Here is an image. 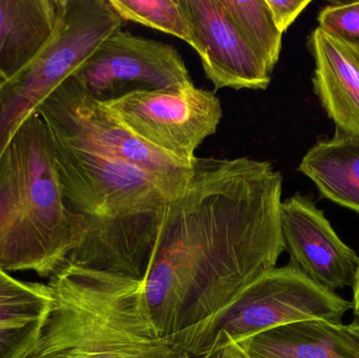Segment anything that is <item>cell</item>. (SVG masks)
<instances>
[{
	"instance_id": "obj_11",
	"label": "cell",
	"mask_w": 359,
	"mask_h": 358,
	"mask_svg": "<svg viewBox=\"0 0 359 358\" xmlns=\"http://www.w3.org/2000/svg\"><path fill=\"white\" fill-rule=\"evenodd\" d=\"M206 77L215 90H266L271 82L262 61L236 31L219 0H181Z\"/></svg>"
},
{
	"instance_id": "obj_21",
	"label": "cell",
	"mask_w": 359,
	"mask_h": 358,
	"mask_svg": "<svg viewBox=\"0 0 359 358\" xmlns=\"http://www.w3.org/2000/svg\"><path fill=\"white\" fill-rule=\"evenodd\" d=\"M201 358H245L238 345H230L221 350L209 353Z\"/></svg>"
},
{
	"instance_id": "obj_8",
	"label": "cell",
	"mask_w": 359,
	"mask_h": 358,
	"mask_svg": "<svg viewBox=\"0 0 359 358\" xmlns=\"http://www.w3.org/2000/svg\"><path fill=\"white\" fill-rule=\"evenodd\" d=\"M102 103L137 138L186 163H192L196 149L215 134L223 116L215 92L194 84L130 92Z\"/></svg>"
},
{
	"instance_id": "obj_9",
	"label": "cell",
	"mask_w": 359,
	"mask_h": 358,
	"mask_svg": "<svg viewBox=\"0 0 359 358\" xmlns=\"http://www.w3.org/2000/svg\"><path fill=\"white\" fill-rule=\"evenodd\" d=\"M73 76L100 102L130 92L175 90L194 84L175 46L122 29L107 37Z\"/></svg>"
},
{
	"instance_id": "obj_14",
	"label": "cell",
	"mask_w": 359,
	"mask_h": 358,
	"mask_svg": "<svg viewBox=\"0 0 359 358\" xmlns=\"http://www.w3.org/2000/svg\"><path fill=\"white\" fill-rule=\"evenodd\" d=\"M58 0H0V83L10 81L48 46Z\"/></svg>"
},
{
	"instance_id": "obj_19",
	"label": "cell",
	"mask_w": 359,
	"mask_h": 358,
	"mask_svg": "<svg viewBox=\"0 0 359 358\" xmlns=\"http://www.w3.org/2000/svg\"><path fill=\"white\" fill-rule=\"evenodd\" d=\"M318 27L359 46V1H334L318 13Z\"/></svg>"
},
{
	"instance_id": "obj_10",
	"label": "cell",
	"mask_w": 359,
	"mask_h": 358,
	"mask_svg": "<svg viewBox=\"0 0 359 358\" xmlns=\"http://www.w3.org/2000/svg\"><path fill=\"white\" fill-rule=\"evenodd\" d=\"M280 221L290 266L328 291L353 286L358 254L339 237L312 198L295 193L283 201Z\"/></svg>"
},
{
	"instance_id": "obj_16",
	"label": "cell",
	"mask_w": 359,
	"mask_h": 358,
	"mask_svg": "<svg viewBox=\"0 0 359 358\" xmlns=\"http://www.w3.org/2000/svg\"><path fill=\"white\" fill-rule=\"evenodd\" d=\"M297 170L322 198L359 214V137L335 132L332 138L318 141Z\"/></svg>"
},
{
	"instance_id": "obj_22",
	"label": "cell",
	"mask_w": 359,
	"mask_h": 358,
	"mask_svg": "<svg viewBox=\"0 0 359 358\" xmlns=\"http://www.w3.org/2000/svg\"><path fill=\"white\" fill-rule=\"evenodd\" d=\"M352 288H353V301L351 302L352 310H353L354 315L359 319V262Z\"/></svg>"
},
{
	"instance_id": "obj_4",
	"label": "cell",
	"mask_w": 359,
	"mask_h": 358,
	"mask_svg": "<svg viewBox=\"0 0 359 358\" xmlns=\"http://www.w3.org/2000/svg\"><path fill=\"white\" fill-rule=\"evenodd\" d=\"M350 309L351 302L288 264L264 273L219 312L172 340L192 358H201L287 324L310 319L343 324Z\"/></svg>"
},
{
	"instance_id": "obj_6",
	"label": "cell",
	"mask_w": 359,
	"mask_h": 358,
	"mask_svg": "<svg viewBox=\"0 0 359 358\" xmlns=\"http://www.w3.org/2000/svg\"><path fill=\"white\" fill-rule=\"evenodd\" d=\"M52 140V139H50ZM65 203L83 233H109L160 209L181 191L136 166L52 140Z\"/></svg>"
},
{
	"instance_id": "obj_18",
	"label": "cell",
	"mask_w": 359,
	"mask_h": 358,
	"mask_svg": "<svg viewBox=\"0 0 359 358\" xmlns=\"http://www.w3.org/2000/svg\"><path fill=\"white\" fill-rule=\"evenodd\" d=\"M126 21L176 36L194 48V38L181 0H109Z\"/></svg>"
},
{
	"instance_id": "obj_3",
	"label": "cell",
	"mask_w": 359,
	"mask_h": 358,
	"mask_svg": "<svg viewBox=\"0 0 359 358\" xmlns=\"http://www.w3.org/2000/svg\"><path fill=\"white\" fill-rule=\"evenodd\" d=\"M82 237L65 203L46 122L29 115L0 156V270L52 277Z\"/></svg>"
},
{
	"instance_id": "obj_15",
	"label": "cell",
	"mask_w": 359,
	"mask_h": 358,
	"mask_svg": "<svg viewBox=\"0 0 359 358\" xmlns=\"http://www.w3.org/2000/svg\"><path fill=\"white\" fill-rule=\"evenodd\" d=\"M50 303L48 284L20 281L0 270V358L33 353Z\"/></svg>"
},
{
	"instance_id": "obj_12",
	"label": "cell",
	"mask_w": 359,
	"mask_h": 358,
	"mask_svg": "<svg viewBox=\"0 0 359 358\" xmlns=\"http://www.w3.org/2000/svg\"><path fill=\"white\" fill-rule=\"evenodd\" d=\"M314 92L337 132L359 137V46L318 27L307 38Z\"/></svg>"
},
{
	"instance_id": "obj_1",
	"label": "cell",
	"mask_w": 359,
	"mask_h": 358,
	"mask_svg": "<svg viewBox=\"0 0 359 358\" xmlns=\"http://www.w3.org/2000/svg\"><path fill=\"white\" fill-rule=\"evenodd\" d=\"M283 182L268 161L194 158L183 191L162 208L141 279L160 336L203 323L276 268Z\"/></svg>"
},
{
	"instance_id": "obj_2",
	"label": "cell",
	"mask_w": 359,
	"mask_h": 358,
	"mask_svg": "<svg viewBox=\"0 0 359 358\" xmlns=\"http://www.w3.org/2000/svg\"><path fill=\"white\" fill-rule=\"evenodd\" d=\"M48 286L50 311L27 358H192L156 329L141 280L67 263Z\"/></svg>"
},
{
	"instance_id": "obj_5",
	"label": "cell",
	"mask_w": 359,
	"mask_h": 358,
	"mask_svg": "<svg viewBox=\"0 0 359 358\" xmlns=\"http://www.w3.org/2000/svg\"><path fill=\"white\" fill-rule=\"evenodd\" d=\"M123 25L109 0H58L48 46L13 79L0 83V156L19 125Z\"/></svg>"
},
{
	"instance_id": "obj_7",
	"label": "cell",
	"mask_w": 359,
	"mask_h": 358,
	"mask_svg": "<svg viewBox=\"0 0 359 358\" xmlns=\"http://www.w3.org/2000/svg\"><path fill=\"white\" fill-rule=\"evenodd\" d=\"M35 113L46 122L53 141L136 166L177 191L189 178L192 163L180 161L137 138L73 75Z\"/></svg>"
},
{
	"instance_id": "obj_20",
	"label": "cell",
	"mask_w": 359,
	"mask_h": 358,
	"mask_svg": "<svg viewBox=\"0 0 359 358\" xmlns=\"http://www.w3.org/2000/svg\"><path fill=\"white\" fill-rule=\"evenodd\" d=\"M312 0H266L274 25L284 35Z\"/></svg>"
},
{
	"instance_id": "obj_23",
	"label": "cell",
	"mask_w": 359,
	"mask_h": 358,
	"mask_svg": "<svg viewBox=\"0 0 359 358\" xmlns=\"http://www.w3.org/2000/svg\"><path fill=\"white\" fill-rule=\"evenodd\" d=\"M348 328H349L350 331H351L352 333H353L359 340V319L352 322L350 325H348Z\"/></svg>"
},
{
	"instance_id": "obj_17",
	"label": "cell",
	"mask_w": 359,
	"mask_h": 358,
	"mask_svg": "<svg viewBox=\"0 0 359 358\" xmlns=\"http://www.w3.org/2000/svg\"><path fill=\"white\" fill-rule=\"evenodd\" d=\"M219 1L236 31L272 74L280 59L283 34L274 25L266 0Z\"/></svg>"
},
{
	"instance_id": "obj_13",
	"label": "cell",
	"mask_w": 359,
	"mask_h": 358,
	"mask_svg": "<svg viewBox=\"0 0 359 358\" xmlns=\"http://www.w3.org/2000/svg\"><path fill=\"white\" fill-rule=\"evenodd\" d=\"M245 358H359V340L344 324H287L238 345Z\"/></svg>"
}]
</instances>
